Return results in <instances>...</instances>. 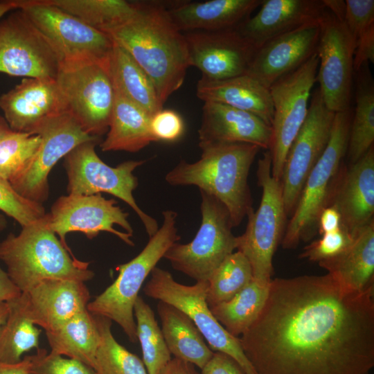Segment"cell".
I'll return each mask as SVG.
<instances>
[{
	"label": "cell",
	"mask_w": 374,
	"mask_h": 374,
	"mask_svg": "<svg viewBox=\"0 0 374 374\" xmlns=\"http://www.w3.org/2000/svg\"><path fill=\"white\" fill-rule=\"evenodd\" d=\"M134 316L146 370L148 374H160L171 360V354L153 310L141 296L134 303Z\"/></svg>",
	"instance_id": "obj_36"
},
{
	"label": "cell",
	"mask_w": 374,
	"mask_h": 374,
	"mask_svg": "<svg viewBox=\"0 0 374 374\" xmlns=\"http://www.w3.org/2000/svg\"><path fill=\"white\" fill-rule=\"evenodd\" d=\"M62 64L57 51L21 10L0 21V73L56 80Z\"/></svg>",
	"instance_id": "obj_14"
},
{
	"label": "cell",
	"mask_w": 374,
	"mask_h": 374,
	"mask_svg": "<svg viewBox=\"0 0 374 374\" xmlns=\"http://www.w3.org/2000/svg\"><path fill=\"white\" fill-rule=\"evenodd\" d=\"M202 222L192 241L172 244L163 258L175 270L196 281H208L213 271L238 247V236L226 207L215 197L203 191Z\"/></svg>",
	"instance_id": "obj_9"
},
{
	"label": "cell",
	"mask_w": 374,
	"mask_h": 374,
	"mask_svg": "<svg viewBox=\"0 0 374 374\" xmlns=\"http://www.w3.org/2000/svg\"><path fill=\"white\" fill-rule=\"evenodd\" d=\"M41 143L39 134L12 131L0 141V178L10 181L28 164Z\"/></svg>",
	"instance_id": "obj_40"
},
{
	"label": "cell",
	"mask_w": 374,
	"mask_h": 374,
	"mask_svg": "<svg viewBox=\"0 0 374 374\" xmlns=\"http://www.w3.org/2000/svg\"><path fill=\"white\" fill-rule=\"evenodd\" d=\"M89 299L84 282L46 279L9 301L30 322L46 332L87 310Z\"/></svg>",
	"instance_id": "obj_20"
},
{
	"label": "cell",
	"mask_w": 374,
	"mask_h": 374,
	"mask_svg": "<svg viewBox=\"0 0 374 374\" xmlns=\"http://www.w3.org/2000/svg\"><path fill=\"white\" fill-rule=\"evenodd\" d=\"M325 8L337 19L343 21L346 11V2L343 0H322Z\"/></svg>",
	"instance_id": "obj_52"
},
{
	"label": "cell",
	"mask_w": 374,
	"mask_h": 374,
	"mask_svg": "<svg viewBox=\"0 0 374 374\" xmlns=\"http://www.w3.org/2000/svg\"><path fill=\"white\" fill-rule=\"evenodd\" d=\"M18 235L10 233L0 242V260L7 274L21 292L46 279L86 282L94 273L89 262L78 260L64 247L50 229L48 213L21 227Z\"/></svg>",
	"instance_id": "obj_4"
},
{
	"label": "cell",
	"mask_w": 374,
	"mask_h": 374,
	"mask_svg": "<svg viewBox=\"0 0 374 374\" xmlns=\"http://www.w3.org/2000/svg\"><path fill=\"white\" fill-rule=\"evenodd\" d=\"M21 291L12 283L6 271L0 267V303L11 301L21 294Z\"/></svg>",
	"instance_id": "obj_49"
},
{
	"label": "cell",
	"mask_w": 374,
	"mask_h": 374,
	"mask_svg": "<svg viewBox=\"0 0 374 374\" xmlns=\"http://www.w3.org/2000/svg\"><path fill=\"white\" fill-rule=\"evenodd\" d=\"M160 374H200L194 365L182 360L172 358Z\"/></svg>",
	"instance_id": "obj_50"
},
{
	"label": "cell",
	"mask_w": 374,
	"mask_h": 374,
	"mask_svg": "<svg viewBox=\"0 0 374 374\" xmlns=\"http://www.w3.org/2000/svg\"><path fill=\"white\" fill-rule=\"evenodd\" d=\"M317 81L326 107L337 113L350 107L354 45L343 21L326 8L319 19Z\"/></svg>",
	"instance_id": "obj_16"
},
{
	"label": "cell",
	"mask_w": 374,
	"mask_h": 374,
	"mask_svg": "<svg viewBox=\"0 0 374 374\" xmlns=\"http://www.w3.org/2000/svg\"><path fill=\"white\" fill-rule=\"evenodd\" d=\"M197 96L204 102L222 103L251 113L271 125L274 109L269 89L248 74L222 80L201 78Z\"/></svg>",
	"instance_id": "obj_27"
},
{
	"label": "cell",
	"mask_w": 374,
	"mask_h": 374,
	"mask_svg": "<svg viewBox=\"0 0 374 374\" xmlns=\"http://www.w3.org/2000/svg\"><path fill=\"white\" fill-rule=\"evenodd\" d=\"M190 66L202 78L222 80L246 74L257 49L238 28L217 31H190L184 34Z\"/></svg>",
	"instance_id": "obj_19"
},
{
	"label": "cell",
	"mask_w": 374,
	"mask_h": 374,
	"mask_svg": "<svg viewBox=\"0 0 374 374\" xmlns=\"http://www.w3.org/2000/svg\"><path fill=\"white\" fill-rule=\"evenodd\" d=\"M353 80L355 107L346 151L350 164L359 159L374 143V81L368 63L354 72Z\"/></svg>",
	"instance_id": "obj_33"
},
{
	"label": "cell",
	"mask_w": 374,
	"mask_h": 374,
	"mask_svg": "<svg viewBox=\"0 0 374 374\" xmlns=\"http://www.w3.org/2000/svg\"><path fill=\"white\" fill-rule=\"evenodd\" d=\"M95 319L100 333L93 367L96 373L148 374L143 362L116 340L111 330L112 321L100 316Z\"/></svg>",
	"instance_id": "obj_37"
},
{
	"label": "cell",
	"mask_w": 374,
	"mask_h": 374,
	"mask_svg": "<svg viewBox=\"0 0 374 374\" xmlns=\"http://www.w3.org/2000/svg\"><path fill=\"white\" fill-rule=\"evenodd\" d=\"M319 265L350 290L362 291L373 284L374 220L355 235L343 251Z\"/></svg>",
	"instance_id": "obj_28"
},
{
	"label": "cell",
	"mask_w": 374,
	"mask_h": 374,
	"mask_svg": "<svg viewBox=\"0 0 374 374\" xmlns=\"http://www.w3.org/2000/svg\"><path fill=\"white\" fill-rule=\"evenodd\" d=\"M9 313L0 327V362L15 364L21 355L33 348H39L41 330L10 301Z\"/></svg>",
	"instance_id": "obj_39"
},
{
	"label": "cell",
	"mask_w": 374,
	"mask_h": 374,
	"mask_svg": "<svg viewBox=\"0 0 374 374\" xmlns=\"http://www.w3.org/2000/svg\"><path fill=\"white\" fill-rule=\"evenodd\" d=\"M0 109L12 131L32 134L46 121L69 112L55 80L29 78L0 96Z\"/></svg>",
	"instance_id": "obj_21"
},
{
	"label": "cell",
	"mask_w": 374,
	"mask_h": 374,
	"mask_svg": "<svg viewBox=\"0 0 374 374\" xmlns=\"http://www.w3.org/2000/svg\"><path fill=\"white\" fill-rule=\"evenodd\" d=\"M260 7L238 28L257 50L278 36L319 20L326 10L322 0H263Z\"/></svg>",
	"instance_id": "obj_25"
},
{
	"label": "cell",
	"mask_w": 374,
	"mask_h": 374,
	"mask_svg": "<svg viewBox=\"0 0 374 374\" xmlns=\"http://www.w3.org/2000/svg\"><path fill=\"white\" fill-rule=\"evenodd\" d=\"M374 62V27L359 37L355 42L353 69L357 71L366 63Z\"/></svg>",
	"instance_id": "obj_47"
},
{
	"label": "cell",
	"mask_w": 374,
	"mask_h": 374,
	"mask_svg": "<svg viewBox=\"0 0 374 374\" xmlns=\"http://www.w3.org/2000/svg\"><path fill=\"white\" fill-rule=\"evenodd\" d=\"M341 227V216L333 206H327L321 212L317 226L320 235L332 232Z\"/></svg>",
	"instance_id": "obj_48"
},
{
	"label": "cell",
	"mask_w": 374,
	"mask_h": 374,
	"mask_svg": "<svg viewBox=\"0 0 374 374\" xmlns=\"http://www.w3.org/2000/svg\"><path fill=\"white\" fill-rule=\"evenodd\" d=\"M269 283L263 284L253 278L233 298L210 308V310L229 333L238 337L252 325L262 310L268 295Z\"/></svg>",
	"instance_id": "obj_34"
},
{
	"label": "cell",
	"mask_w": 374,
	"mask_h": 374,
	"mask_svg": "<svg viewBox=\"0 0 374 374\" xmlns=\"http://www.w3.org/2000/svg\"><path fill=\"white\" fill-rule=\"evenodd\" d=\"M105 34L125 23L136 11V1L124 0H45Z\"/></svg>",
	"instance_id": "obj_35"
},
{
	"label": "cell",
	"mask_w": 374,
	"mask_h": 374,
	"mask_svg": "<svg viewBox=\"0 0 374 374\" xmlns=\"http://www.w3.org/2000/svg\"><path fill=\"white\" fill-rule=\"evenodd\" d=\"M308 114L287 153L280 183L287 215H292L304 184L329 141L335 113L328 109L319 88Z\"/></svg>",
	"instance_id": "obj_15"
},
{
	"label": "cell",
	"mask_w": 374,
	"mask_h": 374,
	"mask_svg": "<svg viewBox=\"0 0 374 374\" xmlns=\"http://www.w3.org/2000/svg\"><path fill=\"white\" fill-rule=\"evenodd\" d=\"M9 313V305L7 302L0 303V327L3 325Z\"/></svg>",
	"instance_id": "obj_55"
},
{
	"label": "cell",
	"mask_w": 374,
	"mask_h": 374,
	"mask_svg": "<svg viewBox=\"0 0 374 374\" xmlns=\"http://www.w3.org/2000/svg\"><path fill=\"white\" fill-rule=\"evenodd\" d=\"M107 35L146 73L163 105L182 86L190 66L188 48L167 3L136 1L133 16Z\"/></svg>",
	"instance_id": "obj_2"
},
{
	"label": "cell",
	"mask_w": 374,
	"mask_h": 374,
	"mask_svg": "<svg viewBox=\"0 0 374 374\" xmlns=\"http://www.w3.org/2000/svg\"><path fill=\"white\" fill-rule=\"evenodd\" d=\"M344 23L353 45L355 41L374 27L373 0H346Z\"/></svg>",
	"instance_id": "obj_44"
},
{
	"label": "cell",
	"mask_w": 374,
	"mask_h": 374,
	"mask_svg": "<svg viewBox=\"0 0 374 374\" xmlns=\"http://www.w3.org/2000/svg\"><path fill=\"white\" fill-rule=\"evenodd\" d=\"M321 238L304 247L299 257L310 261L320 262L331 258L343 251L353 237L341 226L339 229L321 235Z\"/></svg>",
	"instance_id": "obj_43"
},
{
	"label": "cell",
	"mask_w": 374,
	"mask_h": 374,
	"mask_svg": "<svg viewBox=\"0 0 374 374\" xmlns=\"http://www.w3.org/2000/svg\"><path fill=\"white\" fill-rule=\"evenodd\" d=\"M31 355L15 364L0 362V374H30Z\"/></svg>",
	"instance_id": "obj_51"
},
{
	"label": "cell",
	"mask_w": 374,
	"mask_h": 374,
	"mask_svg": "<svg viewBox=\"0 0 374 374\" xmlns=\"http://www.w3.org/2000/svg\"><path fill=\"white\" fill-rule=\"evenodd\" d=\"M351 108L335 113L330 137L322 155L310 172L281 240L284 249H294L317 231L319 216L328 206L347 151Z\"/></svg>",
	"instance_id": "obj_6"
},
{
	"label": "cell",
	"mask_w": 374,
	"mask_h": 374,
	"mask_svg": "<svg viewBox=\"0 0 374 374\" xmlns=\"http://www.w3.org/2000/svg\"><path fill=\"white\" fill-rule=\"evenodd\" d=\"M253 278L251 266L240 251L225 258L208 280L206 302L211 308L229 301Z\"/></svg>",
	"instance_id": "obj_38"
},
{
	"label": "cell",
	"mask_w": 374,
	"mask_h": 374,
	"mask_svg": "<svg viewBox=\"0 0 374 374\" xmlns=\"http://www.w3.org/2000/svg\"><path fill=\"white\" fill-rule=\"evenodd\" d=\"M30 374H97L90 366L69 357L47 353L44 349L38 348L35 355H31Z\"/></svg>",
	"instance_id": "obj_42"
},
{
	"label": "cell",
	"mask_w": 374,
	"mask_h": 374,
	"mask_svg": "<svg viewBox=\"0 0 374 374\" xmlns=\"http://www.w3.org/2000/svg\"><path fill=\"white\" fill-rule=\"evenodd\" d=\"M157 309L170 354L202 369L214 352L193 321L184 312L165 302L159 301Z\"/></svg>",
	"instance_id": "obj_29"
},
{
	"label": "cell",
	"mask_w": 374,
	"mask_h": 374,
	"mask_svg": "<svg viewBox=\"0 0 374 374\" xmlns=\"http://www.w3.org/2000/svg\"><path fill=\"white\" fill-rule=\"evenodd\" d=\"M150 127L156 141L172 142L182 136L184 123L175 111L162 109L151 116Z\"/></svg>",
	"instance_id": "obj_45"
},
{
	"label": "cell",
	"mask_w": 374,
	"mask_h": 374,
	"mask_svg": "<svg viewBox=\"0 0 374 374\" xmlns=\"http://www.w3.org/2000/svg\"><path fill=\"white\" fill-rule=\"evenodd\" d=\"M143 287L153 299L172 305L184 312L199 329L210 348L232 357L245 374H258L245 355L240 338L229 333L212 314L206 302L208 281L193 285L177 282L167 270L155 267Z\"/></svg>",
	"instance_id": "obj_10"
},
{
	"label": "cell",
	"mask_w": 374,
	"mask_h": 374,
	"mask_svg": "<svg viewBox=\"0 0 374 374\" xmlns=\"http://www.w3.org/2000/svg\"><path fill=\"white\" fill-rule=\"evenodd\" d=\"M0 211L15 220L21 227L46 215L42 204L24 198L15 191L9 181L1 178Z\"/></svg>",
	"instance_id": "obj_41"
},
{
	"label": "cell",
	"mask_w": 374,
	"mask_h": 374,
	"mask_svg": "<svg viewBox=\"0 0 374 374\" xmlns=\"http://www.w3.org/2000/svg\"><path fill=\"white\" fill-rule=\"evenodd\" d=\"M100 141L98 138L82 143L64 157L68 194L91 195L105 193L121 199L134 210L151 238L159 229L157 222L142 211L133 195L138 186L134 171L145 161H127L111 167L96 152L95 147Z\"/></svg>",
	"instance_id": "obj_8"
},
{
	"label": "cell",
	"mask_w": 374,
	"mask_h": 374,
	"mask_svg": "<svg viewBox=\"0 0 374 374\" xmlns=\"http://www.w3.org/2000/svg\"><path fill=\"white\" fill-rule=\"evenodd\" d=\"M48 215L50 229L58 235L70 253L65 237L71 232H81L92 239L105 231L130 246L134 245L131 240L133 229L127 220L128 213L117 206L114 199H105L101 194L61 196L54 202Z\"/></svg>",
	"instance_id": "obj_17"
},
{
	"label": "cell",
	"mask_w": 374,
	"mask_h": 374,
	"mask_svg": "<svg viewBox=\"0 0 374 374\" xmlns=\"http://www.w3.org/2000/svg\"><path fill=\"white\" fill-rule=\"evenodd\" d=\"M107 63H63L55 80L69 114L85 132L98 137L108 131L115 100Z\"/></svg>",
	"instance_id": "obj_11"
},
{
	"label": "cell",
	"mask_w": 374,
	"mask_h": 374,
	"mask_svg": "<svg viewBox=\"0 0 374 374\" xmlns=\"http://www.w3.org/2000/svg\"><path fill=\"white\" fill-rule=\"evenodd\" d=\"M7 226V220L4 215L0 213V233Z\"/></svg>",
	"instance_id": "obj_56"
},
{
	"label": "cell",
	"mask_w": 374,
	"mask_h": 374,
	"mask_svg": "<svg viewBox=\"0 0 374 374\" xmlns=\"http://www.w3.org/2000/svg\"><path fill=\"white\" fill-rule=\"evenodd\" d=\"M204 103L199 144L240 143L269 150L271 127L260 118L222 103Z\"/></svg>",
	"instance_id": "obj_24"
},
{
	"label": "cell",
	"mask_w": 374,
	"mask_h": 374,
	"mask_svg": "<svg viewBox=\"0 0 374 374\" xmlns=\"http://www.w3.org/2000/svg\"><path fill=\"white\" fill-rule=\"evenodd\" d=\"M200 159L181 160L166 175L171 186H195L217 199L227 209L233 226L253 209L248 176L260 148L249 143L199 144Z\"/></svg>",
	"instance_id": "obj_3"
},
{
	"label": "cell",
	"mask_w": 374,
	"mask_h": 374,
	"mask_svg": "<svg viewBox=\"0 0 374 374\" xmlns=\"http://www.w3.org/2000/svg\"><path fill=\"white\" fill-rule=\"evenodd\" d=\"M150 118L141 108L115 92L109 129L100 143L101 150L136 152L157 142L150 131Z\"/></svg>",
	"instance_id": "obj_30"
},
{
	"label": "cell",
	"mask_w": 374,
	"mask_h": 374,
	"mask_svg": "<svg viewBox=\"0 0 374 374\" xmlns=\"http://www.w3.org/2000/svg\"><path fill=\"white\" fill-rule=\"evenodd\" d=\"M257 177L262 197L256 211L247 215L244 233L238 236V251L249 260L253 279L269 284L273 274L272 260L285 232L286 212L280 180L271 175V158L267 150L258 161Z\"/></svg>",
	"instance_id": "obj_7"
},
{
	"label": "cell",
	"mask_w": 374,
	"mask_h": 374,
	"mask_svg": "<svg viewBox=\"0 0 374 374\" xmlns=\"http://www.w3.org/2000/svg\"><path fill=\"white\" fill-rule=\"evenodd\" d=\"M336 180L328 206L341 216V226L353 237L373 221V145Z\"/></svg>",
	"instance_id": "obj_23"
},
{
	"label": "cell",
	"mask_w": 374,
	"mask_h": 374,
	"mask_svg": "<svg viewBox=\"0 0 374 374\" xmlns=\"http://www.w3.org/2000/svg\"><path fill=\"white\" fill-rule=\"evenodd\" d=\"M48 39L63 63H107L114 42L105 33L45 0H13Z\"/></svg>",
	"instance_id": "obj_12"
},
{
	"label": "cell",
	"mask_w": 374,
	"mask_h": 374,
	"mask_svg": "<svg viewBox=\"0 0 374 374\" xmlns=\"http://www.w3.org/2000/svg\"><path fill=\"white\" fill-rule=\"evenodd\" d=\"M34 134L41 143L33 159L10 183L24 198L42 204L48 197L49 172L62 158L78 145L98 138L85 132L69 112L41 125Z\"/></svg>",
	"instance_id": "obj_18"
},
{
	"label": "cell",
	"mask_w": 374,
	"mask_h": 374,
	"mask_svg": "<svg viewBox=\"0 0 374 374\" xmlns=\"http://www.w3.org/2000/svg\"><path fill=\"white\" fill-rule=\"evenodd\" d=\"M162 215L161 227L143 250L130 261L117 267L116 279L87 307L91 314L118 323L132 343L137 341L134 306L139 292L166 251L181 238L176 226L177 213L166 210Z\"/></svg>",
	"instance_id": "obj_5"
},
{
	"label": "cell",
	"mask_w": 374,
	"mask_h": 374,
	"mask_svg": "<svg viewBox=\"0 0 374 374\" xmlns=\"http://www.w3.org/2000/svg\"><path fill=\"white\" fill-rule=\"evenodd\" d=\"M201 370L200 374H245L232 357L221 352H214Z\"/></svg>",
	"instance_id": "obj_46"
},
{
	"label": "cell",
	"mask_w": 374,
	"mask_h": 374,
	"mask_svg": "<svg viewBox=\"0 0 374 374\" xmlns=\"http://www.w3.org/2000/svg\"><path fill=\"white\" fill-rule=\"evenodd\" d=\"M17 9V5L13 0L0 1V19L6 13Z\"/></svg>",
	"instance_id": "obj_53"
},
{
	"label": "cell",
	"mask_w": 374,
	"mask_h": 374,
	"mask_svg": "<svg viewBox=\"0 0 374 374\" xmlns=\"http://www.w3.org/2000/svg\"><path fill=\"white\" fill-rule=\"evenodd\" d=\"M12 131L4 117L0 115V141Z\"/></svg>",
	"instance_id": "obj_54"
},
{
	"label": "cell",
	"mask_w": 374,
	"mask_h": 374,
	"mask_svg": "<svg viewBox=\"0 0 374 374\" xmlns=\"http://www.w3.org/2000/svg\"><path fill=\"white\" fill-rule=\"evenodd\" d=\"M318 67L319 57L315 53L269 87L274 114L269 150L271 175L278 180L280 179L288 150L306 118Z\"/></svg>",
	"instance_id": "obj_13"
},
{
	"label": "cell",
	"mask_w": 374,
	"mask_h": 374,
	"mask_svg": "<svg viewBox=\"0 0 374 374\" xmlns=\"http://www.w3.org/2000/svg\"><path fill=\"white\" fill-rule=\"evenodd\" d=\"M46 335L51 353L76 359L93 369L100 333L95 316L87 310L46 331Z\"/></svg>",
	"instance_id": "obj_32"
},
{
	"label": "cell",
	"mask_w": 374,
	"mask_h": 374,
	"mask_svg": "<svg viewBox=\"0 0 374 374\" xmlns=\"http://www.w3.org/2000/svg\"><path fill=\"white\" fill-rule=\"evenodd\" d=\"M107 69L115 92L150 116L163 109L150 78L132 57L115 43L109 57Z\"/></svg>",
	"instance_id": "obj_31"
},
{
	"label": "cell",
	"mask_w": 374,
	"mask_h": 374,
	"mask_svg": "<svg viewBox=\"0 0 374 374\" xmlns=\"http://www.w3.org/2000/svg\"><path fill=\"white\" fill-rule=\"evenodd\" d=\"M319 33L317 20L271 39L256 51L246 74L269 89L316 53Z\"/></svg>",
	"instance_id": "obj_22"
},
{
	"label": "cell",
	"mask_w": 374,
	"mask_h": 374,
	"mask_svg": "<svg viewBox=\"0 0 374 374\" xmlns=\"http://www.w3.org/2000/svg\"><path fill=\"white\" fill-rule=\"evenodd\" d=\"M373 290H350L329 274L271 280L240 338L243 351L258 374H369Z\"/></svg>",
	"instance_id": "obj_1"
},
{
	"label": "cell",
	"mask_w": 374,
	"mask_h": 374,
	"mask_svg": "<svg viewBox=\"0 0 374 374\" xmlns=\"http://www.w3.org/2000/svg\"><path fill=\"white\" fill-rule=\"evenodd\" d=\"M263 0H208L168 3L169 15L181 31H217L238 28Z\"/></svg>",
	"instance_id": "obj_26"
}]
</instances>
